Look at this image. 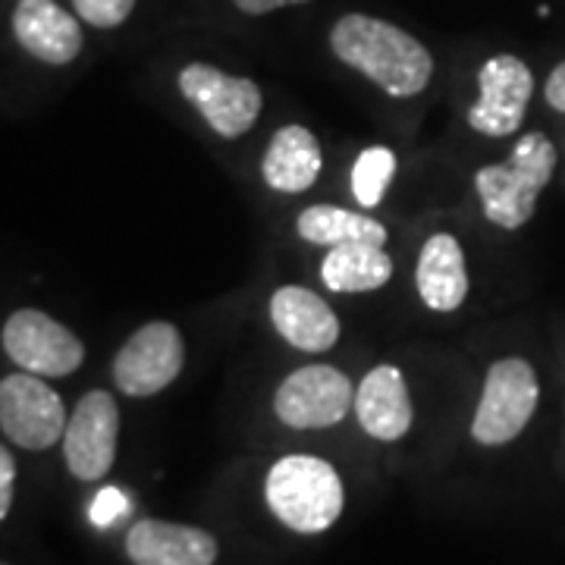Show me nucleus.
<instances>
[{"instance_id": "1", "label": "nucleus", "mask_w": 565, "mask_h": 565, "mask_svg": "<svg viewBox=\"0 0 565 565\" xmlns=\"http://www.w3.org/2000/svg\"><path fill=\"white\" fill-rule=\"evenodd\" d=\"M333 54L381 85L393 98H415L434 76V57L399 25L364 13H349L330 32Z\"/></svg>"}, {"instance_id": "2", "label": "nucleus", "mask_w": 565, "mask_h": 565, "mask_svg": "<svg viewBox=\"0 0 565 565\" xmlns=\"http://www.w3.org/2000/svg\"><path fill=\"white\" fill-rule=\"evenodd\" d=\"M556 170V148L544 132H525L515 141L509 161L497 167H481L475 173V189L481 195L487 221L519 230L534 217L537 199L553 180Z\"/></svg>"}, {"instance_id": "3", "label": "nucleus", "mask_w": 565, "mask_h": 565, "mask_svg": "<svg viewBox=\"0 0 565 565\" xmlns=\"http://www.w3.org/2000/svg\"><path fill=\"white\" fill-rule=\"evenodd\" d=\"M264 497L282 525L299 534H321L343 515V481L318 456H286L270 468Z\"/></svg>"}, {"instance_id": "4", "label": "nucleus", "mask_w": 565, "mask_h": 565, "mask_svg": "<svg viewBox=\"0 0 565 565\" xmlns=\"http://www.w3.org/2000/svg\"><path fill=\"white\" fill-rule=\"evenodd\" d=\"M541 399L537 374L525 359H500L490 364L471 437L484 446H503L515 440L531 422Z\"/></svg>"}, {"instance_id": "5", "label": "nucleus", "mask_w": 565, "mask_h": 565, "mask_svg": "<svg viewBox=\"0 0 565 565\" xmlns=\"http://www.w3.org/2000/svg\"><path fill=\"white\" fill-rule=\"evenodd\" d=\"M180 92L199 107L207 126L223 139H239L262 114V88L245 76H226L211 63H189L180 73Z\"/></svg>"}, {"instance_id": "6", "label": "nucleus", "mask_w": 565, "mask_h": 565, "mask_svg": "<svg viewBox=\"0 0 565 565\" xmlns=\"http://www.w3.org/2000/svg\"><path fill=\"white\" fill-rule=\"evenodd\" d=\"M355 408V386L330 364H308L289 374L274 396V412L296 430L333 427Z\"/></svg>"}, {"instance_id": "7", "label": "nucleus", "mask_w": 565, "mask_h": 565, "mask_svg": "<svg viewBox=\"0 0 565 565\" xmlns=\"http://www.w3.org/2000/svg\"><path fill=\"white\" fill-rule=\"evenodd\" d=\"M63 399L39 374H13L0 384V430L22 449H47L66 434Z\"/></svg>"}, {"instance_id": "8", "label": "nucleus", "mask_w": 565, "mask_h": 565, "mask_svg": "<svg viewBox=\"0 0 565 565\" xmlns=\"http://www.w3.org/2000/svg\"><path fill=\"white\" fill-rule=\"evenodd\" d=\"M0 340H3V352L22 371L39 377H66L85 359V345L79 343V337L35 308H22L10 315Z\"/></svg>"}, {"instance_id": "9", "label": "nucleus", "mask_w": 565, "mask_h": 565, "mask_svg": "<svg viewBox=\"0 0 565 565\" xmlns=\"http://www.w3.org/2000/svg\"><path fill=\"white\" fill-rule=\"evenodd\" d=\"M185 362L182 333L167 321L145 323L114 359V384L126 396H154L180 377Z\"/></svg>"}, {"instance_id": "10", "label": "nucleus", "mask_w": 565, "mask_h": 565, "mask_svg": "<svg viewBox=\"0 0 565 565\" xmlns=\"http://www.w3.org/2000/svg\"><path fill=\"white\" fill-rule=\"evenodd\" d=\"M120 408L110 393L92 390L73 408L63 434V459L79 481H102L117 459Z\"/></svg>"}, {"instance_id": "11", "label": "nucleus", "mask_w": 565, "mask_h": 565, "mask_svg": "<svg viewBox=\"0 0 565 565\" xmlns=\"http://www.w3.org/2000/svg\"><path fill=\"white\" fill-rule=\"evenodd\" d=\"M478 85H481V98L468 110L471 129L493 139L519 132L534 95V76L527 63L512 54H497L481 66Z\"/></svg>"}, {"instance_id": "12", "label": "nucleus", "mask_w": 565, "mask_h": 565, "mask_svg": "<svg viewBox=\"0 0 565 565\" xmlns=\"http://www.w3.org/2000/svg\"><path fill=\"white\" fill-rule=\"evenodd\" d=\"M126 553L132 565H214L221 550L202 527L145 519L129 527Z\"/></svg>"}, {"instance_id": "13", "label": "nucleus", "mask_w": 565, "mask_h": 565, "mask_svg": "<svg viewBox=\"0 0 565 565\" xmlns=\"http://www.w3.org/2000/svg\"><path fill=\"white\" fill-rule=\"evenodd\" d=\"M13 35L41 63L63 66L82 51V29L54 0H20L13 13Z\"/></svg>"}, {"instance_id": "14", "label": "nucleus", "mask_w": 565, "mask_h": 565, "mask_svg": "<svg viewBox=\"0 0 565 565\" xmlns=\"http://www.w3.org/2000/svg\"><path fill=\"white\" fill-rule=\"evenodd\" d=\"M270 321L282 340L302 352H327L340 340V321L318 292L282 286L270 299Z\"/></svg>"}, {"instance_id": "15", "label": "nucleus", "mask_w": 565, "mask_h": 565, "mask_svg": "<svg viewBox=\"0 0 565 565\" xmlns=\"http://www.w3.org/2000/svg\"><path fill=\"white\" fill-rule=\"evenodd\" d=\"M355 415L364 434L374 440H399L412 427V399L405 390L403 374L393 364H381L364 377L355 390Z\"/></svg>"}, {"instance_id": "16", "label": "nucleus", "mask_w": 565, "mask_h": 565, "mask_svg": "<svg viewBox=\"0 0 565 565\" xmlns=\"http://www.w3.org/2000/svg\"><path fill=\"white\" fill-rule=\"evenodd\" d=\"M321 145L305 126H282L274 132L262 161L264 182L277 192L296 195L321 177Z\"/></svg>"}, {"instance_id": "17", "label": "nucleus", "mask_w": 565, "mask_h": 565, "mask_svg": "<svg viewBox=\"0 0 565 565\" xmlns=\"http://www.w3.org/2000/svg\"><path fill=\"white\" fill-rule=\"evenodd\" d=\"M418 296L430 311H456L468 296L462 245L449 233H434L418 258Z\"/></svg>"}, {"instance_id": "18", "label": "nucleus", "mask_w": 565, "mask_h": 565, "mask_svg": "<svg viewBox=\"0 0 565 565\" xmlns=\"http://www.w3.org/2000/svg\"><path fill=\"white\" fill-rule=\"evenodd\" d=\"M393 277V262L384 245H337L321 264V280L333 292H371Z\"/></svg>"}, {"instance_id": "19", "label": "nucleus", "mask_w": 565, "mask_h": 565, "mask_svg": "<svg viewBox=\"0 0 565 565\" xmlns=\"http://www.w3.org/2000/svg\"><path fill=\"white\" fill-rule=\"evenodd\" d=\"M299 236L305 243L315 245H352V243H367V245H384L386 230L384 223L371 221L367 214H355V211H345V207H333V204H315L299 214Z\"/></svg>"}, {"instance_id": "20", "label": "nucleus", "mask_w": 565, "mask_h": 565, "mask_svg": "<svg viewBox=\"0 0 565 565\" xmlns=\"http://www.w3.org/2000/svg\"><path fill=\"white\" fill-rule=\"evenodd\" d=\"M396 173V154L384 148V145H374L359 154V161L352 167V195L362 207H377L384 202V192L390 180Z\"/></svg>"}, {"instance_id": "21", "label": "nucleus", "mask_w": 565, "mask_h": 565, "mask_svg": "<svg viewBox=\"0 0 565 565\" xmlns=\"http://www.w3.org/2000/svg\"><path fill=\"white\" fill-rule=\"evenodd\" d=\"M79 20H85L95 29H114L129 20L136 0H73Z\"/></svg>"}, {"instance_id": "22", "label": "nucleus", "mask_w": 565, "mask_h": 565, "mask_svg": "<svg viewBox=\"0 0 565 565\" xmlns=\"http://www.w3.org/2000/svg\"><path fill=\"white\" fill-rule=\"evenodd\" d=\"M126 509H129V503H126L122 490H117V487H104L102 493L95 497L92 509H88V515H92V522L98 527H110L117 519L126 515Z\"/></svg>"}, {"instance_id": "23", "label": "nucleus", "mask_w": 565, "mask_h": 565, "mask_svg": "<svg viewBox=\"0 0 565 565\" xmlns=\"http://www.w3.org/2000/svg\"><path fill=\"white\" fill-rule=\"evenodd\" d=\"M13 481H17V462L10 449H0V519L10 515L13 505Z\"/></svg>"}, {"instance_id": "24", "label": "nucleus", "mask_w": 565, "mask_h": 565, "mask_svg": "<svg viewBox=\"0 0 565 565\" xmlns=\"http://www.w3.org/2000/svg\"><path fill=\"white\" fill-rule=\"evenodd\" d=\"M546 104L553 107V110H559V114H565V61L550 73V79H546Z\"/></svg>"}, {"instance_id": "25", "label": "nucleus", "mask_w": 565, "mask_h": 565, "mask_svg": "<svg viewBox=\"0 0 565 565\" xmlns=\"http://www.w3.org/2000/svg\"><path fill=\"white\" fill-rule=\"evenodd\" d=\"M243 13L248 17H264V13H274L280 7H292V3H308V0H233Z\"/></svg>"}]
</instances>
